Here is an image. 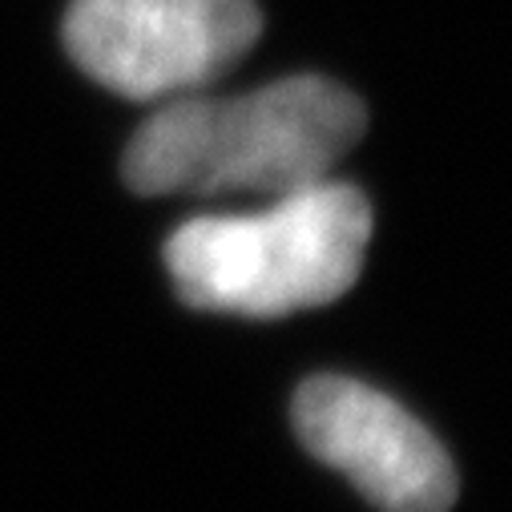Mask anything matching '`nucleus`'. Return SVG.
Here are the masks:
<instances>
[{
  "mask_svg": "<svg viewBox=\"0 0 512 512\" xmlns=\"http://www.w3.org/2000/svg\"><path fill=\"white\" fill-rule=\"evenodd\" d=\"M295 432L383 512H448L456 468L444 444L392 396L347 375H315L295 392Z\"/></svg>",
  "mask_w": 512,
  "mask_h": 512,
  "instance_id": "20e7f679",
  "label": "nucleus"
},
{
  "mask_svg": "<svg viewBox=\"0 0 512 512\" xmlns=\"http://www.w3.org/2000/svg\"><path fill=\"white\" fill-rule=\"evenodd\" d=\"M367 130L363 101L327 77H287L242 97H178L125 150L138 194H295L327 182Z\"/></svg>",
  "mask_w": 512,
  "mask_h": 512,
  "instance_id": "f257e3e1",
  "label": "nucleus"
},
{
  "mask_svg": "<svg viewBox=\"0 0 512 512\" xmlns=\"http://www.w3.org/2000/svg\"><path fill=\"white\" fill-rule=\"evenodd\" d=\"M371 202L347 182H315L259 214H202L166 242L182 303L242 319L327 307L359 279Z\"/></svg>",
  "mask_w": 512,
  "mask_h": 512,
  "instance_id": "f03ea898",
  "label": "nucleus"
},
{
  "mask_svg": "<svg viewBox=\"0 0 512 512\" xmlns=\"http://www.w3.org/2000/svg\"><path fill=\"white\" fill-rule=\"evenodd\" d=\"M259 33L254 0H73L65 17L73 61L134 101L206 89Z\"/></svg>",
  "mask_w": 512,
  "mask_h": 512,
  "instance_id": "7ed1b4c3",
  "label": "nucleus"
}]
</instances>
